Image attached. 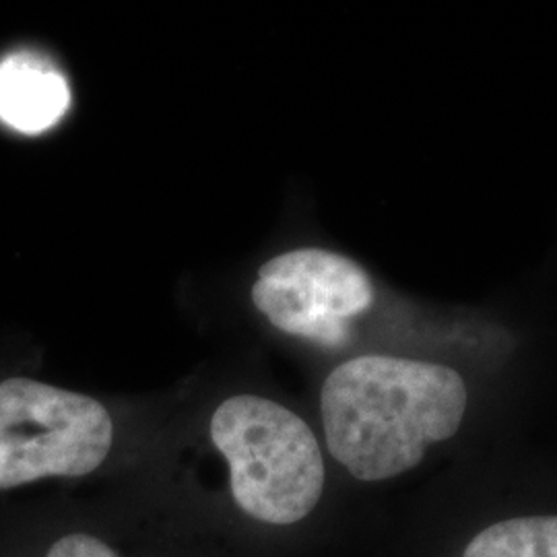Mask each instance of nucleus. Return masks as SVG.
I'll use <instances>...</instances> for the list:
<instances>
[{"label": "nucleus", "mask_w": 557, "mask_h": 557, "mask_svg": "<svg viewBox=\"0 0 557 557\" xmlns=\"http://www.w3.org/2000/svg\"><path fill=\"white\" fill-rule=\"evenodd\" d=\"M202 465L153 460L139 481L213 557H283L326 498V458L306 419L259 391L200 418Z\"/></svg>", "instance_id": "1"}, {"label": "nucleus", "mask_w": 557, "mask_h": 557, "mask_svg": "<svg viewBox=\"0 0 557 557\" xmlns=\"http://www.w3.org/2000/svg\"><path fill=\"white\" fill-rule=\"evenodd\" d=\"M467 400L455 368L376 354L345 359L320 388L326 453L359 483L398 478L457 434Z\"/></svg>", "instance_id": "2"}, {"label": "nucleus", "mask_w": 557, "mask_h": 557, "mask_svg": "<svg viewBox=\"0 0 557 557\" xmlns=\"http://www.w3.org/2000/svg\"><path fill=\"white\" fill-rule=\"evenodd\" d=\"M126 419L103 398L29 376L0 380V492L44 481L116 485L139 478Z\"/></svg>", "instance_id": "3"}, {"label": "nucleus", "mask_w": 557, "mask_h": 557, "mask_svg": "<svg viewBox=\"0 0 557 557\" xmlns=\"http://www.w3.org/2000/svg\"><path fill=\"white\" fill-rule=\"evenodd\" d=\"M40 522L15 557H213L139 479L59 504Z\"/></svg>", "instance_id": "4"}, {"label": "nucleus", "mask_w": 557, "mask_h": 557, "mask_svg": "<svg viewBox=\"0 0 557 557\" xmlns=\"http://www.w3.org/2000/svg\"><path fill=\"white\" fill-rule=\"evenodd\" d=\"M250 296L278 333L335 349L376 292L356 260L326 248H296L260 267Z\"/></svg>", "instance_id": "5"}, {"label": "nucleus", "mask_w": 557, "mask_h": 557, "mask_svg": "<svg viewBox=\"0 0 557 557\" xmlns=\"http://www.w3.org/2000/svg\"><path fill=\"white\" fill-rule=\"evenodd\" d=\"M69 106V83L50 62L32 54L0 62V120L15 131L44 133L66 114Z\"/></svg>", "instance_id": "6"}, {"label": "nucleus", "mask_w": 557, "mask_h": 557, "mask_svg": "<svg viewBox=\"0 0 557 557\" xmlns=\"http://www.w3.org/2000/svg\"><path fill=\"white\" fill-rule=\"evenodd\" d=\"M462 557H557V517L496 522L471 539Z\"/></svg>", "instance_id": "7"}]
</instances>
